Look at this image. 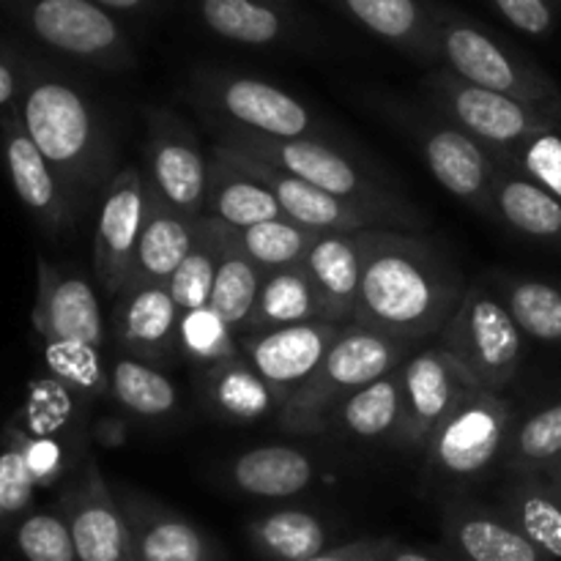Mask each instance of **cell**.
Masks as SVG:
<instances>
[{
  "instance_id": "cell-1",
  "label": "cell",
  "mask_w": 561,
  "mask_h": 561,
  "mask_svg": "<svg viewBox=\"0 0 561 561\" xmlns=\"http://www.w3.org/2000/svg\"><path fill=\"white\" fill-rule=\"evenodd\" d=\"M359 305L351 323L409 343L442 334L469 288L460 268L414 230H359Z\"/></svg>"
},
{
  "instance_id": "cell-2",
  "label": "cell",
  "mask_w": 561,
  "mask_h": 561,
  "mask_svg": "<svg viewBox=\"0 0 561 561\" xmlns=\"http://www.w3.org/2000/svg\"><path fill=\"white\" fill-rule=\"evenodd\" d=\"M11 58L20 75L16 110L22 124L82 208L110 184L107 175L115 151L107 121L69 77L58 75L42 60L27 58L20 49H11Z\"/></svg>"
},
{
  "instance_id": "cell-3",
  "label": "cell",
  "mask_w": 561,
  "mask_h": 561,
  "mask_svg": "<svg viewBox=\"0 0 561 561\" xmlns=\"http://www.w3.org/2000/svg\"><path fill=\"white\" fill-rule=\"evenodd\" d=\"M219 146L236 148L252 159L272 164L283 173L296 175L307 184L327 190L332 195L354 201L370 211L389 219L392 228L414 230L425 228L427 219L411 206L403 195L389 186L383 175L367 170L354 153L343 151L332 140H310V137H263L252 131L217 129Z\"/></svg>"
},
{
  "instance_id": "cell-4",
  "label": "cell",
  "mask_w": 561,
  "mask_h": 561,
  "mask_svg": "<svg viewBox=\"0 0 561 561\" xmlns=\"http://www.w3.org/2000/svg\"><path fill=\"white\" fill-rule=\"evenodd\" d=\"M425 5L444 69L471 85L504 93L561 118V88L540 64L455 5L442 0H425Z\"/></svg>"
},
{
  "instance_id": "cell-5",
  "label": "cell",
  "mask_w": 561,
  "mask_h": 561,
  "mask_svg": "<svg viewBox=\"0 0 561 561\" xmlns=\"http://www.w3.org/2000/svg\"><path fill=\"white\" fill-rule=\"evenodd\" d=\"M414 354L416 343L348 323L334 340L321 367L279 411L277 425L294 436H323L351 394L403 367Z\"/></svg>"
},
{
  "instance_id": "cell-6",
  "label": "cell",
  "mask_w": 561,
  "mask_h": 561,
  "mask_svg": "<svg viewBox=\"0 0 561 561\" xmlns=\"http://www.w3.org/2000/svg\"><path fill=\"white\" fill-rule=\"evenodd\" d=\"M186 96L211 121L214 131L332 140L305 102L263 77L201 66L190 75Z\"/></svg>"
},
{
  "instance_id": "cell-7",
  "label": "cell",
  "mask_w": 561,
  "mask_h": 561,
  "mask_svg": "<svg viewBox=\"0 0 561 561\" xmlns=\"http://www.w3.org/2000/svg\"><path fill=\"white\" fill-rule=\"evenodd\" d=\"M0 9L44 47L93 69L126 71L137 60L118 20L91 0H0Z\"/></svg>"
},
{
  "instance_id": "cell-8",
  "label": "cell",
  "mask_w": 561,
  "mask_h": 561,
  "mask_svg": "<svg viewBox=\"0 0 561 561\" xmlns=\"http://www.w3.org/2000/svg\"><path fill=\"white\" fill-rule=\"evenodd\" d=\"M438 345L480 383L502 392L520 370L524 332L485 283H471L458 310L438 334Z\"/></svg>"
},
{
  "instance_id": "cell-9",
  "label": "cell",
  "mask_w": 561,
  "mask_h": 561,
  "mask_svg": "<svg viewBox=\"0 0 561 561\" xmlns=\"http://www.w3.org/2000/svg\"><path fill=\"white\" fill-rule=\"evenodd\" d=\"M513 427V405L502 392L474 389L425 444L427 477L444 485L477 480L504 458Z\"/></svg>"
},
{
  "instance_id": "cell-10",
  "label": "cell",
  "mask_w": 561,
  "mask_h": 561,
  "mask_svg": "<svg viewBox=\"0 0 561 561\" xmlns=\"http://www.w3.org/2000/svg\"><path fill=\"white\" fill-rule=\"evenodd\" d=\"M422 88H425L431 110H436L438 115L453 121L458 129L482 142L493 157H499L526 137L540 135V131H561L559 115L531 107L518 99L504 96V93L471 85L444 66H436L425 77Z\"/></svg>"
},
{
  "instance_id": "cell-11",
  "label": "cell",
  "mask_w": 561,
  "mask_h": 561,
  "mask_svg": "<svg viewBox=\"0 0 561 561\" xmlns=\"http://www.w3.org/2000/svg\"><path fill=\"white\" fill-rule=\"evenodd\" d=\"M146 184L159 201L190 219L206 214L208 159L192 126L164 107L146 110Z\"/></svg>"
},
{
  "instance_id": "cell-12",
  "label": "cell",
  "mask_w": 561,
  "mask_h": 561,
  "mask_svg": "<svg viewBox=\"0 0 561 561\" xmlns=\"http://www.w3.org/2000/svg\"><path fill=\"white\" fill-rule=\"evenodd\" d=\"M403 124L420 142L422 159L433 179L460 203L491 217V190L499 173V159L436 110H405Z\"/></svg>"
},
{
  "instance_id": "cell-13",
  "label": "cell",
  "mask_w": 561,
  "mask_h": 561,
  "mask_svg": "<svg viewBox=\"0 0 561 561\" xmlns=\"http://www.w3.org/2000/svg\"><path fill=\"white\" fill-rule=\"evenodd\" d=\"M403 376V416L394 442L405 449H425L436 427L453 414L460 400L482 389L442 345L422 348L400 367Z\"/></svg>"
},
{
  "instance_id": "cell-14",
  "label": "cell",
  "mask_w": 561,
  "mask_h": 561,
  "mask_svg": "<svg viewBox=\"0 0 561 561\" xmlns=\"http://www.w3.org/2000/svg\"><path fill=\"white\" fill-rule=\"evenodd\" d=\"M146 206V173L137 164L118 170L102 195L96 233H93V272L99 288L110 299H115L131 277Z\"/></svg>"
},
{
  "instance_id": "cell-15",
  "label": "cell",
  "mask_w": 561,
  "mask_h": 561,
  "mask_svg": "<svg viewBox=\"0 0 561 561\" xmlns=\"http://www.w3.org/2000/svg\"><path fill=\"white\" fill-rule=\"evenodd\" d=\"M0 153H3L5 173L22 206L27 208L38 228L49 236H58L75 225L80 206L53 164L44 159L33 137L22 124L20 110L11 107L0 115Z\"/></svg>"
},
{
  "instance_id": "cell-16",
  "label": "cell",
  "mask_w": 561,
  "mask_h": 561,
  "mask_svg": "<svg viewBox=\"0 0 561 561\" xmlns=\"http://www.w3.org/2000/svg\"><path fill=\"white\" fill-rule=\"evenodd\" d=\"M60 510L75 540L77 561H137L129 520L96 463L85 466L77 485L66 491Z\"/></svg>"
},
{
  "instance_id": "cell-17",
  "label": "cell",
  "mask_w": 561,
  "mask_h": 561,
  "mask_svg": "<svg viewBox=\"0 0 561 561\" xmlns=\"http://www.w3.org/2000/svg\"><path fill=\"white\" fill-rule=\"evenodd\" d=\"M442 548L453 561H557L537 548L504 510L469 496H453L444 504Z\"/></svg>"
},
{
  "instance_id": "cell-18",
  "label": "cell",
  "mask_w": 561,
  "mask_h": 561,
  "mask_svg": "<svg viewBox=\"0 0 561 561\" xmlns=\"http://www.w3.org/2000/svg\"><path fill=\"white\" fill-rule=\"evenodd\" d=\"M345 327L332 321H310L299 327L272 329L261 334H244L239 337V348L244 359L272 383L279 398L288 403L307 378L327 359L334 340L343 334Z\"/></svg>"
},
{
  "instance_id": "cell-19",
  "label": "cell",
  "mask_w": 561,
  "mask_h": 561,
  "mask_svg": "<svg viewBox=\"0 0 561 561\" xmlns=\"http://www.w3.org/2000/svg\"><path fill=\"white\" fill-rule=\"evenodd\" d=\"M33 327L44 343H85L102 351L104 316L91 285L77 274L38 261Z\"/></svg>"
},
{
  "instance_id": "cell-20",
  "label": "cell",
  "mask_w": 561,
  "mask_h": 561,
  "mask_svg": "<svg viewBox=\"0 0 561 561\" xmlns=\"http://www.w3.org/2000/svg\"><path fill=\"white\" fill-rule=\"evenodd\" d=\"M230 151H236V148H230ZM236 153L274 192L277 203L283 206L285 219L312 230V233H354V230L367 228H392L389 219L359 206V203L345 201V197L332 195L327 190H318V186L307 184V181L296 179L290 173H283V170L272 168L261 159H252L241 151Z\"/></svg>"
},
{
  "instance_id": "cell-21",
  "label": "cell",
  "mask_w": 561,
  "mask_h": 561,
  "mask_svg": "<svg viewBox=\"0 0 561 561\" xmlns=\"http://www.w3.org/2000/svg\"><path fill=\"white\" fill-rule=\"evenodd\" d=\"M181 310L168 285L126 283L115 296L113 337L131 359L153 365L179 348Z\"/></svg>"
},
{
  "instance_id": "cell-22",
  "label": "cell",
  "mask_w": 561,
  "mask_h": 561,
  "mask_svg": "<svg viewBox=\"0 0 561 561\" xmlns=\"http://www.w3.org/2000/svg\"><path fill=\"white\" fill-rule=\"evenodd\" d=\"M115 496L129 520L137 561H222L211 537L168 504L131 488H118Z\"/></svg>"
},
{
  "instance_id": "cell-23",
  "label": "cell",
  "mask_w": 561,
  "mask_h": 561,
  "mask_svg": "<svg viewBox=\"0 0 561 561\" xmlns=\"http://www.w3.org/2000/svg\"><path fill=\"white\" fill-rule=\"evenodd\" d=\"M190 5L211 36L241 47H285L305 33L294 0H190Z\"/></svg>"
},
{
  "instance_id": "cell-24",
  "label": "cell",
  "mask_w": 561,
  "mask_h": 561,
  "mask_svg": "<svg viewBox=\"0 0 561 561\" xmlns=\"http://www.w3.org/2000/svg\"><path fill=\"white\" fill-rule=\"evenodd\" d=\"M203 217L225 228H250V225L285 219L283 206L274 192L252 173L244 159L228 146H214L208 157L206 214Z\"/></svg>"
},
{
  "instance_id": "cell-25",
  "label": "cell",
  "mask_w": 561,
  "mask_h": 561,
  "mask_svg": "<svg viewBox=\"0 0 561 561\" xmlns=\"http://www.w3.org/2000/svg\"><path fill=\"white\" fill-rule=\"evenodd\" d=\"M301 266H305L318 301H321L323 321L348 327L356 316V305H359V230H354V233H318Z\"/></svg>"
},
{
  "instance_id": "cell-26",
  "label": "cell",
  "mask_w": 561,
  "mask_h": 561,
  "mask_svg": "<svg viewBox=\"0 0 561 561\" xmlns=\"http://www.w3.org/2000/svg\"><path fill=\"white\" fill-rule=\"evenodd\" d=\"M389 47L425 66H442L425 0H323Z\"/></svg>"
},
{
  "instance_id": "cell-27",
  "label": "cell",
  "mask_w": 561,
  "mask_h": 561,
  "mask_svg": "<svg viewBox=\"0 0 561 561\" xmlns=\"http://www.w3.org/2000/svg\"><path fill=\"white\" fill-rule=\"evenodd\" d=\"M491 219L531 244L561 252V201L524 175L499 164L491 190Z\"/></svg>"
},
{
  "instance_id": "cell-28",
  "label": "cell",
  "mask_w": 561,
  "mask_h": 561,
  "mask_svg": "<svg viewBox=\"0 0 561 561\" xmlns=\"http://www.w3.org/2000/svg\"><path fill=\"white\" fill-rule=\"evenodd\" d=\"M195 222L197 219L184 217L148 190L146 219H142L129 283L170 285L173 274L190 255L192 241H195Z\"/></svg>"
},
{
  "instance_id": "cell-29",
  "label": "cell",
  "mask_w": 561,
  "mask_h": 561,
  "mask_svg": "<svg viewBox=\"0 0 561 561\" xmlns=\"http://www.w3.org/2000/svg\"><path fill=\"white\" fill-rule=\"evenodd\" d=\"M203 398L214 414L230 422H261L279 416L285 400L277 389L244 359V354L203 373Z\"/></svg>"
},
{
  "instance_id": "cell-30",
  "label": "cell",
  "mask_w": 561,
  "mask_h": 561,
  "mask_svg": "<svg viewBox=\"0 0 561 561\" xmlns=\"http://www.w3.org/2000/svg\"><path fill=\"white\" fill-rule=\"evenodd\" d=\"M230 482L255 499H290L316 482V463L296 447H257L230 463Z\"/></svg>"
},
{
  "instance_id": "cell-31",
  "label": "cell",
  "mask_w": 561,
  "mask_h": 561,
  "mask_svg": "<svg viewBox=\"0 0 561 561\" xmlns=\"http://www.w3.org/2000/svg\"><path fill=\"white\" fill-rule=\"evenodd\" d=\"M403 416V376L398 370L376 378L351 394L334 414L329 431L354 442H394Z\"/></svg>"
},
{
  "instance_id": "cell-32",
  "label": "cell",
  "mask_w": 561,
  "mask_h": 561,
  "mask_svg": "<svg viewBox=\"0 0 561 561\" xmlns=\"http://www.w3.org/2000/svg\"><path fill=\"white\" fill-rule=\"evenodd\" d=\"M310 321H323V310L305 266L299 263V266L268 272L263 277L255 307L247 318L241 337L244 334L272 332V329L299 327V323Z\"/></svg>"
},
{
  "instance_id": "cell-33",
  "label": "cell",
  "mask_w": 561,
  "mask_h": 561,
  "mask_svg": "<svg viewBox=\"0 0 561 561\" xmlns=\"http://www.w3.org/2000/svg\"><path fill=\"white\" fill-rule=\"evenodd\" d=\"M252 548L266 561H307L332 548V531L307 510H274L247 526Z\"/></svg>"
},
{
  "instance_id": "cell-34",
  "label": "cell",
  "mask_w": 561,
  "mask_h": 561,
  "mask_svg": "<svg viewBox=\"0 0 561 561\" xmlns=\"http://www.w3.org/2000/svg\"><path fill=\"white\" fill-rule=\"evenodd\" d=\"M485 285L507 307L524 337L561 348V285L520 274H493Z\"/></svg>"
},
{
  "instance_id": "cell-35",
  "label": "cell",
  "mask_w": 561,
  "mask_h": 561,
  "mask_svg": "<svg viewBox=\"0 0 561 561\" xmlns=\"http://www.w3.org/2000/svg\"><path fill=\"white\" fill-rule=\"evenodd\" d=\"M502 510L551 559H561V485L548 477H513Z\"/></svg>"
},
{
  "instance_id": "cell-36",
  "label": "cell",
  "mask_w": 561,
  "mask_h": 561,
  "mask_svg": "<svg viewBox=\"0 0 561 561\" xmlns=\"http://www.w3.org/2000/svg\"><path fill=\"white\" fill-rule=\"evenodd\" d=\"M225 255V228L214 219L201 217L195 222V241H192L190 255L179 266V272L170 279V294L181 312L203 310L211 305L214 279Z\"/></svg>"
},
{
  "instance_id": "cell-37",
  "label": "cell",
  "mask_w": 561,
  "mask_h": 561,
  "mask_svg": "<svg viewBox=\"0 0 561 561\" xmlns=\"http://www.w3.org/2000/svg\"><path fill=\"white\" fill-rule=\"evenodd\" d=\"M110 398L142 420H162L179 405V389L148 362L121 356L110 367Z\"/></svg>"
},
{
  "instance_id": "cell-38",
  "label": "cell",
  "mask_w": 561,
  "mask_h": 561,
  "mask_svg": "<svg viewBox=\"0 0 561 561\" xmlns=\"http://www.w3.org/2000/svg\"><path fill=\"white\" fill-rule=\"evenodd\" d=\"M263 277H266V272L244 255V250L230 239L228 228H225L222 266H219L217 279H214V294L208 307H211L239 337L241 332H244L252 307H255Z\"/></svg>"
},
{
  "instance_id": "cell-39",
  "label": "cell",
  "mask_w": 561,
  "mask_h": 561,
  "mask_svg": "<svg viewBox=\"0 0 561 561\" xmlns=\"http://www.w3.org/2000/svg\"><path fill=\"white\" fill-rule=\"evenodd\" d=\"M561 458V400L513 427L504 466L510 477H542Z\"/></svg>"
},
{
  "instance_id": "cell-40",
  "label": "cell",
  "mask_w": 561,
  "mask_h": 561,
  "mask_svg": "<svg viewBox=\"0 0 561 561\" xmlns=\"http://www.w3.org/2000/svg\"><path fill=\"white\" fill-rule=\"evenodd\" d=\"M230 239L244 250L255 266L263 272H279V268L299 266L310 252L318 233L290 222V219H272V222L250 225V228H228Z\"/></svg>"
},
{
  "instance_id": "cell-41",
  "label": "cell",
  "mask_w": 561,
  "mask_h": 561,
  "mask_svg": "<svg viewBox=\"0 0 561 561\" xmlns=\"http://www.w3.org/2000/svg\"><path fill=\"white\" fill-rule=\"evenodd\" d=\"M179 351L190 362L201 365L203 370L241 356L239 334H236L211 307L181 312Z\"/></svg>"
},
{
  "instance_id": "cell-42",
  "label": "cell",
  "mask_w": 561,
  "mask_h": 561,
  "mask_svg": "<svg viewBox=\"0 0 561 561\" xmlns=\"http://www.w3.org/2000/svg\"><path fill=\"white\" fill-rule=\"evenodd\" d=\"M499 164L561 201V131H540L499 153Z\"/></svg>"
},
{
  "instance_id": "cell-43",
  "label": "cell",
  "mask_w": 561,
  "mask_h": 561,
  "mask_svg": "<svg viewBox=\"0 0 561 561\" xmlns=\"http://www.w3.org/2000/svg\"><path fill=\"white\" fill-rule=\"evenodd\" d=\"M49 370L69 387L88 394H110V373H104L102 351L85 343H44Z\"/></svg>"
},
{
  "instance_id": "cell-44",
  "label": "cell",
  "mask_w": 561,
  "mask_h": 561,
  "mask_svg": "<svg viewBox=\"0 0 561 561\" xmlns=\"http://www.w3.org/2000/svg\"><path fill=\"white\" fill-rule=\"evenodd\" d=\"M16 548L25 561H77L75 540L64 515H27L16 529Z\"/></svg>"
},
{
  "instance_id": "cell-45",
  "label": "cell",
  "mask_w": 561,
  "mask_h": 561,
  "mask_svg": "<svg viewBox=\"0 0 561 561\" xmlns=\"http://www.w3.org/2000/svg\"><path fill=\"white\" fill-rule=\"evenodd\" d=\"M488 5L531 38H548L561 22V0H488Z\"/></svg>"
},
{
  "instance_id": "cell-46",
  "label": "cell",
  "mask_w": 561,
  "mask_h": 561,
  "mask_svg": "<svg viewBox=\"0 0 561 561\" xmlns=\"http://www.w3.org/2000/svg\"><path fill=\"white\" fill-rule=\"evenodd\" d=\"M31 466L25 458V444L22 438H14L11 447L3 453L0 460V504L9 513H16L27 504L31 496Z\"/></svg>"
},
{
  "instance_id": "cell-47",
  "label": "cell",
  "mask_w": 561,
  "mask_h": 561,
  "mask_svg": "<svg viewBox=\"0 0 561 561\" xmlns=\"http://www.w3.org/2000/svg\"><path fill=\"white\" fill-rule=\"evenodd\" d=\"M392 537H362L345 546H332L321 557L307 561H387V548Z\"/></svg>"
},
{
  "instance_id": "cell-48",
  "label": "cell",
  "mask_w": 561,
  "mask_h": 561,
  "mask_svg": "<svg viewBox=\"0 0 561 561\" xmlns=\"http://www.w3.org/2000/svg\"><path fill=\"white\" fill-rule=\"evenodd\" d=\"M20 102V75L9 47H0V115Z\"/></svg>"
},
{
  "instance_id": "cell-49",
  "label": "cell",
  "mask_w": 561,
  "mask_h": 561,
  "mask_svg": "<svg viewBox=\"0 0 561 561\" xmlns=\"http://www.w3.org/2000/svg\"><path fill=\"white\" fill-rule=\"evenodd\" d=\"M91 3L110 11V14H148V11H153L157 0H91Z\"/></svg>"
},
{
  "instance_id": "cell-50",
  "label": "cell",
  "mask_w": 561,
  "mask_h": 561,
  "mask_svg": "<svg viewBox=\"0 0 561 561\" xmlns=\"http://www.w3.org/2000/svg\"><path fill=\"white\" fill-rule=\"evenodd\" d=\"M387 561H453V559L436 557V553L420 551V548L403 546V542L392 540L387 548Z\"/></svg>"
},
{
  "instance_id": "cell-51",
  "label": "cell",
  "mask_w": 561,
  "mask_h": 561,
  "mask_svg": "<svg viewBox=\"0 0 561 561\" xmlns=\"http://www.w3.org/2000/svg\"><path fill=\"white\" fill-rule=\"evenodd\" d=\"M542 477H548V480L559 482V485H561V458H559V460H557V463H553V466H551V469H548V471H546V474H542Z\"/></svg>"
}]
</instances>
